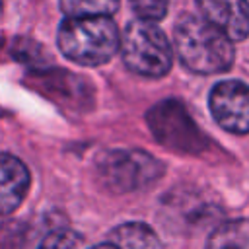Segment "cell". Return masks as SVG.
<instances>
[{
	"mask_svg": "<svg viewBox=\"0 0 249 249\" xmlns=\"http://www.w3.org/2000/svg\"><path fill=\"white\" fill-rule=\"evenodd\" d=\"M39 249H84V241L72 230H54L41 241Z\"/></svg>",
	"mask_w": 249,
	"mask_h": 249,
	"instance_id": "12",
	"label": "cell"
},
{
	"mask_svg": "<svg viewBox=\"0 0 249 249\" xmlns=\"http://www.w3.org/2000/svg\"><path fill=\"white\" fill-rule=\"evenodd\" d=\"M173 45L181 62L195 74H222L235 58L231 39L193 14H181L175 21Z\"/></svg>",
	"mask_w": 249,
	"mask_h": 249,
	"instance_id": "1",
	"label": "cell"
},
{
	"mask_svg": "<svg viewBox=\"0 0 249 249\" xmlns=\"http://www.w3.org/2000/svg\"><path fill=\"white\" fill-rule=\"evenodd\" d=\"M206 249H249V220L237 218L220 224L210 233Z\"/></svg>",
	"mask_w": 249,
	"mask_h": 249,
	"instance_id": "10",
	"label": "cell"
},
{
	"mask_svg": "<svg viewBox=\"0 0 249 249\" xmlns=\"http://www.w3.org/2000/svg\"><path fill=\"white\" fill-rule=\"evenodd\" d=\"M91 249H115V247L107 241V243H99V245H95V247H91Z\"/></svg>",
	"mask_w": 249,
	"mask_h": 249,
	"instance_id": "15",
	"label": "cell"
},
{
	"mask_svg": "<svg viewBox=\"0 0 249 249\" xmlns=\"http://www.w3.org/2000/svg\"><path fill=\"white\" fill-rule=\"evenodd\" d=\"M212 119L231 134H249V86L239 80L218 82L208 97Z\"/></svg>",
	"mask_w": 249,
	"mask_h": 249,
	"instance_id": "6",
	"label": "cell"
},
{
	"mask_svg": "<svg viewBox=\"0 0 249 249\" xmlns=\"http://www.w3.org/2000/svg\"><path fill=\"white\" fill-rule=\"evenodd\" d=\"M119 29L109 16L66 18L58 27V49L72 62L99 66L119 51Z\"/></svg>",
	"mask_w": 249,
	"mask_h": 249,
	"instance_id": "2",
	"label": "cell"
},
{
	"mask_svg": "<svg viewBox=\"0 0 249 249\" xmlns=\"http://www.w3.org/2000/svg\"><path fill=\"white\" fill-rule=\"evenodd\" d=\"M146 119L152 134L158 138L160 144L177 152H202L206 136L200 132V128L195 124V121L179 101L165 99L154 105L148 111Z\"/></svg>",
	"mask_w": 249,
	"mask_h": 249,
	"instance_id": "5",
	"label": "cell"
},
{
	"mask_svg": "<svg viewBox=\"0 0 249 249\" xmlns=\"http://www.w3.org/2000/svg\"><path fill=\"white\" fill-rule=\"evenodd\" d=\"M29 189V171L21 160L0 152V216L16 210Z\"/></svg>",
	"mask_w": 249,
	"mask_h": 249,
	"instance_id": "8",
	"label": "cell"
},
{
	"mask_svg": "<svg viewBox=\"0 0 249 249\" xmlns=\"http://www.w3.org/2000/svg\"><path fill=\"white\" fill-rule=\"evenodd\" d=\"M134 14L140 19L158 21L167 14V0H130Z\"/></svg>",
	"mask_w": 249,
	"mask_h": 249,
	"instance_id": "13",
	"label": "cell"
},
{
	"mask_svg": "<svg viewBox=\"0 0 249 249\" xmlns=\"http://www.w3.org/2000/svg\"><path fill=\"white\" fill-rule=\"evenodd\" d=\"M121 0H60V10L66 18L111 16L117 12Z\"/></svg>",
	"mask_w": 249,
	"mask_h": 249,
	"instance_id": "11",
	"label": "cell"
},
{
	"mask_svg": "<svg viewBox=\"0 0 249 249\" xmlns=\"http://www.w3.org/2000/svg\"><path fill=\"white\" fill-rule=\"evenodd\" d=\"M202 18L220 29L228 39L241 41L249 35L247 0H196Z\"/></svg>",
	"mask_w": 249,
	"mask_h": 249,
	"instance_id": "7",
	"label": "cell"
},
{
	"mask_svg": "<svg viewBox=\"0 0 249 249\" xmlns=\"http://www.w3.org/2000/svg\"><path fill=\"white\" fill-rule=\"evenodd\" d=\"M23 231L16 222H0V249H19Z\"/></svg>",
	"mask_w": 249,
	"mask_h": 249,
	"instance_id": "14",
	"label": "cell"
},
{
	"mask_svg": "<svg viewBox=\"0 0 249 249\" xmlns=\"http://www.w3.org/2000/svg\"><path fill=\"white\" fill-rule=\"evenodd\" d=\"M109 243L115 249H161L156 231L142 222H126L109 233Z\"/></svg>",
	"mask_w": 249,
	"mask_h": 249,
	"instance_id": "9",
	"label": "cell"
},
{
	"mask_svg": "<svg viewBox=\"0 0 249 249\" xmlns=\"http://www.w3.org/2000/svg\"><path fill=\"white\" fill-rule=\"evenodd\" d=\"M0 14H2V0H0Z\"/></svg>",
	"mask_w": 249,
	"mask_h": 249,
	"instance_id": "16",
	"label": "cell"
},
{
	"mask_svg": "<svg viewBox=\"0 0 249 249\" xmlns=\"http://www.w3.org/2000/svg\"><path fill=\"white\" fill-rule=\"evenodd\" d=\"M95 173L107 191L123 195L154 185L163 175V165L142 150H109L97 158Z\"/></svg>",
	"mask_w": 249,
	"mask_h": 249,
	"instance_id": "4",
	"label": "cell"
},
{
	"mask_svg": "<svg viewBox=\"0 0 249 249\" xmlns=\"http://www.w3.org/2000/svg\"><path fill=\"white\" fill-rule=\"evenodd\" d=\"M119 49L124 66L138 76L161 78L171 70V43L154 21L132 19L119 39Z\"/></svg>",
	"mask_w": 249,
	"mask_h": 249,
	"instance_id": "3",
	"label": "cell"
}]
</instances>
